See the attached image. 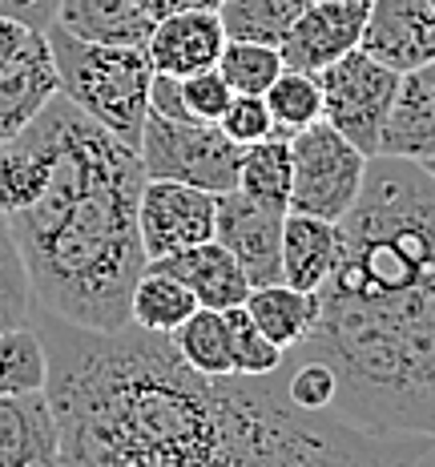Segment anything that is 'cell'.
I'll return each mask as SVG.
<instances>
[{
    "mask_svg": "<svg viewBox=\"0 0 435 467\" xmlns=\"http://www.w3.org/2000/svg\"><path fill=\"white\" fill-rule=\"evenodd\" d=\"M419 165H423V170H428V173H431V182H435V158H428V161H419Z\"/></svg>",
    "mask_w": 435,
    "mask_h": 467,
    "instance_id": "obj_34",
    "label": "cell"
},
{
    "mask_svg": "<svg viewBox=\"0 0 435 467\" xmlns=\"http://www.w3.org/2000/svg\"><path fill=\"white\" fill-rule=\"evenodd\" d=\"M178 93H181V105H186L190 117H198V121H218L222 113H226L230 97L234 89L226 85V77L214 69H202V73H190L178 81Z\"/></svg>",
    "mask_w": 435,
    "mask_h": 467,
    "instance_id": "obj_30",
    "label": "cell"
},
{
    "mask_svg": "<svg viewBox=\"0 0 435 467\" xmlns=\"http://www.w3.org/2000/svg\"><path fill=\"white\" fill-rule=\"evenodd\" d=\"M318 85H323V121L335 125L351 145H359L367 158H375L383 121L399 89V73L355 45L318 73Z\"/></svg>",
    "mask_w": 435,
    "mask_h": 467,
    "instance_id": "obj_7",
    "label": "cell"
},
{
    "mask_svg": "<svg viewBox=\"0 0 435 467\" xmlns=\"http://www.w3.org/2000/svg\"><path fill=\"white\" fill-rule=\"evenodd\" d=\"M283 53L278 45H258V41H230L222 45V57H218V73L226 77V85L234 93H258L263 97L274 77L283 73Z\"/></svg>",
    "mask_w": 435,
    "mask_h": 467,
    "instance_id": "obj_26",
    "label": "cell"
},
{
    "mask_svg": "<svg viewBox=\"0 0 435 467\" xmlns=\"http://www.w3.org/2000/svg\"><path fill=\"white\" fill-rule=\"evenodd\" d=\"M218 130L226 133L234 145H242V150L270 138V133H274V117H270V109H266V97L234 93L230 97V105H226V113L218 117Z\"/></svg>",
    "mask_w": 435,
    "mask_h": 467,
    "instance_id": "obj_29",
    "label": "cell"
},
{
    "mask_svg": "<svg viewBox=\"0 0 435 467\" xmlns=\"http://www.w3.org/2000/svg\"><path fill=\"white\" fill-rule=\"evenodd\" d=\"M57 93H61V85H57L48 36L33 33V41L0 69V145L13 141Z\"/></svg>",
    "mask_w": 435,
    "mask_h": 467,
    "instance_id": "obj_14",
    "label": "cell"
},
{
    "mask_svg": "<svg viewBox=\"0 0 435 467\" xmlns=\"http://www.w3.org/2000/svg\"><path fill=\"white\" fill-rule=\"evenodd\" d=\"M33 318V282H28L21 246H16L8 218L0 213V330L21 327Z\"/></svg>",
    "mask_w": 435,
    "mask_h": 467,
    "instance_id": "obj_27",
    "label": "cell"
},
{
    "mask_svg": "<svg viewBox=\"0 0 435 467\" xmlns=\"http://www.w3.org/2000/svg\"><path fill=\"white\" fill-rule=\"evenodd\" d=\"M173 347L193 371L202 375H234V347H230L226 310L198 306L193 315L173 330Z\"/></svg>",
    "mask_w": 435,
    "mask_h": 467,
    "instance_id": "obj_22",
    "label": "cell"
},
{
    "mask_svg": "<svg viewBox=\"0 0 435 467\" xmlns=\"http://www.w3.org/2000/svg\"><path fill=\"white\" fill-rule=\"evenodd\" d=\"M298 355L335 375L331 415L391 455L435 460V182L419 161L371 158Z\"/></svg>",
    "mask_w": 435,
    "mask_h": 467,
    "instance_id": "obj_2",
    "label": "cell"
},
{
    "mask_svg": "<svg viewBox=\"0 0 435 467\" xmlns=\"http://www.w3.org/2000/svg\"><path fill=\"white\" fill-rule=\"evenodd\" d=\"M283 218L286 210L263 206L242 190L218 193L214 238L234 254L250 286L283 282Z\"/></svg>",
    "mask_w": 435,
    "mask_h": 467,
    "instance_id": "obj_9",
    "label": "cell"
},
{
    "mask_svg": "<svg viewBox=\"0 0 435 467\" xmlns=\"http://www.w3.org/2000/svg\"><path fill=\"white\" fill-rule=\"evenodd\" d=\"M48 379V355L33 323L0 330V395L41 391Z\"/></svg>",
    "mask_w": 435,
    "mask_h": 467,
    "instance_id": "obj_24",
    "label": "cell"
},
{
    "mask_svg": "<svg viewBox=\"0 0 435 467\" xmlns=\"http://www.w3.org/2000/svg\"><path fill=\"white\" fill-rule=\"evenodd\" d=\"M428 5H431V8H435V0H428Z\"/></svg>",
    "mask_w": 435,
    "mask_h": 467,
    "instance_id": "obj_36",
    "label": "cell"
},
{
    "mask_svg": "<svg viewBox=\"0 0 435 467\" xmlns=\"http://www.w3.org/2000/svg\"><path fill=\"white\" fill-rule=\"evenodd\" d=\"M242 306L250 310V318H254L258 330H263L270 343H278L283 350L298 347L311 335V327L318 323V295L315 290H295V286H286V282L250 286Z\"/></svg>",
    "mask_w": 435,
    "mask_h": 467,
    "instance_id": "obj_19",
    "label": "cell"
},
{
    "mask_svg": "<svg viewBox=\"0 0 435 467\" xmlns=\"http://www.w3.org/2000/svg\"><path fill=\"white\" fill-rule=\"evenodd\" d=\"M379 153L408 161L435 158V61L399 73V89H395L391 113L383 121Z\"/></svg>",
    "mask_w": 435,
    "mask_h": 467,
    "instance_id": "obj_13",
    "label": "cell"
},
{
    "mask_svg": "<svg viewBox=\"0 0 435 467\" xmlns=\"http://www.w3.org/2000/svg\"><path fill=\"white\" fill-rule=\"evenodd\" d=\"M45 36L48 48H53L61 97H69L85 117H93L113 138L138 150L153 85V65L145 57V48L77 41L57 25H48Z\"/></svg>",
    "mask_w": 435,
    "mask_h": 467,
    "instance_id": "obj_4",
    "label": "cell"
},
{
    "mask_svg": "<svg viewBox=\"0 0 435 467\" xmlns=\"http://www.w3.org/2000/svg\"><path fill=\"white\" fill-rule=\"evenodd\" d=\"M48 355L45 395L69 467L218 463H391L375 440L331 415H306L283 375H202L170 335L125 323L36 327Z\"/></svg>",
    "mask_w": 435,
    "mask_h": 467,
    "instance_id": "obj_1",
    "label": "cell"
},
{
    "mask_svg": "<svg viewBox=\"0 0 435 467\" xmlns=\"http://www.w3.org/2000/svg\"><path fill=\"white\" fill-rule=\"evenodd\" d=\"M61 463L53 407L41 391L0 395V467H53Z\"/></svg>",
    "mask_w": 435,
    "mask_h": 467,
    "instance_id": "obj_15",
    "label": "cell"
},
{
    "mask_svg": "<svg viewBox=\"0 0 435 467\" xmlns=\"http://www.w3.org/2000/svg\"><path fill=\"white\" fill-rule=\"evenodd\" d=\"M193 310H198V298H193L186 282L173 278L170 270H158L153 262H145V270L129 290V323L158 330V335H173Z\"/></svg>",
    "mask_w": 435,
    "mask_h": 467,
    "instance_id": "obj_20",
    "label": "cell"
},
{
    "mask_svg": "<svg viewBox=\"0 0 435 467\" xmlns=\"http://www.w3.org/2000/svg\"><path fill=\"white\" fill-rule=\"evenodd\" d=\"M57 28L77 41L93 45H138L145 48L153 33V16L138 0H57Z\"/></svg>",
    "mask_w": 435,
    "mask_h": 467,
    "instance_id": "obj_17",
    "label": "cell"
},
{
    "mask_svg": "<svg viewBox=\"0 0 435 467\" xmlns=\"http://www.w3.org/2000/svg\"><path fill=\"white\" fill-rule=\"evenodd\" d=\"M359 48L395 73L435 61V8L428 0H371Z\"/></svg>",
    "mask_w": 435,
    "mask_h": 467,
    "instance_id": "obj_11",
    "label": "cell"
},
{
    "mask_svg": "<svg viewBox=\"0 0 435 467\" xmlns=\"http://www.w3.org/2000/svg\"><path fill=\"white\" fill-rule=\"evenodd\" d=\"M145 13L158 21V16H170V13H186V8H218L222 0H138Z\"/></svg>",
    "mask_w": 435,
    "mask_h": 467,
    "instance_id": "obj_33",
    "label": "cell"
},
{
    "mask_svg": "<svg viewBox=\"0 0 435 467\" xmlns=\"http://www.w3.org/2000/svg\"><path fill=\"white\" fill-rule=\"evenodd\" d=\"M367 161L359 145L326 121L290 133V210L343 222L363 190Z\"/></svg>",
    "mask_w": 435,
    "mask_h": 467,
    "instance_id": "obj_6",
    "label": "cell"
},
{
    "mask_svg": "<svg viewBox=\"0 0 435 467\" xmlns=\"http://www.w3.org/2000/svg\"><path fill=\"white\" fill-rule=\"evenodd\" d=\"M343 234L338 222L315 218V213L286 210L283 218V282L295 290H318L338 262Z\"/></svg>",
    "mask_w": 435,
    "mask_h": 467,
    "instance_id": "obj_18",
    "label": "cell"
},
{
    "mask_svg": "<svg viewBox=\"0 0 435 467\" xmlns=\"http://www.w3.org/2000/svg\"><path fill=\"white\" fill-rule=\"evenodd\" d=\"M145 178H173L186 186L230 193L238 190L242 145H234L218 130V121L198 117H170L150 109L138 141Z\"/></svg>",
    "mask_w": 435,
    "mask_h": 467,
    "instance_id": "obj_5",
    "label": "cell"
},
{
    "mask_svg": "<svg viewBox=\"0 0 435 467\" xmlns=\"http://www.w3.org/2000/svg\"><path fill=\"white\" fill-rule=\"evenodd\" d=\"M263 97H266L270 117H274V130L283 133H298L306 125L323 121V85H318L315 73L283 69Z\"/></svg>",
    "mask_w": 435,
    "mask_h": 467,
    "instance_id": "obj_25",
    "label": "cell"
},
{
    "mask_svg": "<svg viewBox=\"0 0 435 467\" xmlns=\"http://www.w3.org/2000/svg\"><path fill=\"white\" fill-rule=\"evenodd\" d=\"M311 0H222L218 16L230 41L278 45Z\"/></svg>",
    "mask_w": 435,
    "mask_h": 467,
    "instance_id": "obj_23",
    "label": "cell"
},
{
    "mask_svg": "<svg viewBox=\"0 0 435 467\" xmlns=\"http://www.w3.org/2000/svg\"><path fill=\"white\" fill-rule=\"evenodd\" d=\"M0 16L8 21H21L36 33H45L57 16V0H0Z\"/></svg>",
    "mask_w": 435,
    "mask_h": 467,
    "instance_id": "obj_31",
    "label": "cell"
},
{
    "mask_svg": "<svg viewBox=\"0 0 435 467\" xmlns=\"http://www.w3.org/2000/svg\"><path fill=\"white\" fill-rule=\"evenodd\" d=\"M222 45H226V28H222L218 8H186V13H170L153 21L145 57H150L153 73L181 81L190 73L214 69Z\"/></svg>",
    "mask_w": 435,
    "mask_h": 467,
    "instance_id": "obj_12",
    "label": "cell"
},
{
    "mask_svg": "<svg viewBox=\"0 0 435 467\" xmlns=\"http://www.w3.org/2000/svg\"><path fill=\"white\" fill-rule=\"evenodd\" d=\"M367 8L371 5H355V0H311L290 25V33L278 41L283 65L318 77L331 61L359 45Z\"/></svg>",
    "mask_w": 435,
    "mask_h": 467,
    "instance_id": "obj_10",
    "label": "cell"
},
{
    "mask_svg": "<svg viewBox=\"0 0 435 467\" xmlns=\"http://www.w3.org/2000/svg\"><path fill=\"white\" fill-rule=\"evenodd\" d=\"M226 323H230V347H234V375H266L283 363V347L270 343L258 330L246 306H230Z\"/></svg>",
    "mask_w": 435,
    "mask_h": 467,
    "instance_id": "obj_28",
    "label": "cell"
},
{
    "mask_svg": "<svg viewBox=\"0 0 435 467\" xmlns=\"http://www.w3.org/2000/svg\"><path fill=\"white\" fill-rule=\"evenodd\" d=\"M355 5H371V0H355Z\"/></svg>",
    "mask_w": 435,
    "mask_h": 467,
    "instance_id": "obj_35",
    "label": "cell"
},
{
    "mask_svg": "<svg viewBox=\"0 0 435 467\" xmlns=\"http://www.w3.org/2000/svg\"><path fill=\"white\" fill-rule=\"evenodd\" d=\"M33 33L36 28H28V25H21V21H8V16H0V69H5L8 61H13L21 48L33 41Z\"/></svg>",
    "mask_w": 435,
    "mask_h": 467,
    "instance_id": "obj_32",
    "label": "cell"
},
{
    "mask_svg": "<svg viewBox=\"0 0 435 467\" xmlns=\"http://www.w3.org/2000/svg\"><path fill=\"white\" fill-rule=\"evenodd\" d=\"M218 193L173 178H145L138 198V230L145 258H166L214 238Z\"/></svg>",
    "mask_w": 435,
    "mask_h": 467,
    "instance_id": "obj_8",
    "label": "cell"
},
{
    "mask_svg": "<svg viewBox=\"0 0 435 467\" xmlns=\"http://www.w3.org/2000/svg\"><path fill=\"white\" fill-rule=\"evenodd\" d=\"M238 190L274 210H290V133L274 130L270 138L242 150Z\"/></svg>",
    "mask_w": 435,
    "mask_h": 467,
    "instance_id": "obj_21",
    "label": "cell"
},
{
    "mask_svg": "<svg viewBox=\"0 0 435 467\" xmlns=\"http://www.w3.org/2000/svg\"><path fill=\"white\" fill-rule=\"evenodd\" d=\"M45 121L53 130L48 182L33 206L8 213L33 306L89 330L125 327L129 290L150 262L138 230L141 153L61 93L45 105Z\"/></svg>",
    "mask_w": 435,
    "mask_h": 467,
    "instance_id": "obj_3",
    "label": "cell"
},
{
    "mask_svg": "<svg viewBox=\"0 0 435 467\" xmlns=\"http://www.w3.org/2000/svg\"><path fill=\"white\" fill-rule=\"evenodd\" d=\"M158 270H170L173 278H181L193 290L198 306H214V310H230L242 306L250 295V278L242 275V266L234 262L226 246L218 238L198 242V246H186L178 254L166 258H150Z\"/></svg>",
    "mask_w": 435,
    "mask_h": 467,
    "instance_id": "obj_16",
    "label": "cell"
}]
</instances>
